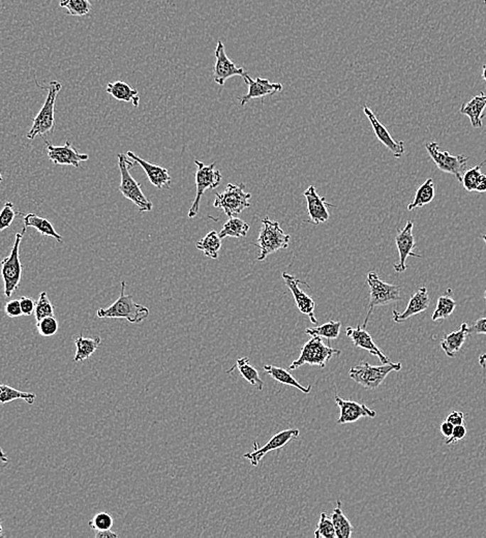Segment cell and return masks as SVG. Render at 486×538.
Instances as JSON below:
<instances>
[{
    "label": "cell",
    "mask_w": 486,
    "mask_h": 538,
    "mask_svg": "<svg viewBox=\"0 0 486 538\" xmlns=\"http://www.w3.org/2000/svg\"><path fill=\"white\" fill-rule=\"evenodd\" d=\"M36 85L42 90H48L46 101L44 106L40 109V112L36 114L33 119V127L27 133V139L33 140L38 136H43L45 134H52L55 129V103L59 92H60L63 85L58 81H51L49 86H40L36 81Z\"/></svg>",
    "instance_id": "obj_1"
},
{
    "label": "cell",
    "mask_w": 486,
    "mask_h": 538,
    "mask_svg": "<svg viewBox=\"0 0 486 538\" xmlns=\"http://www.w3.org/2000/svg\"><path fill=\"white\" fill-rule=\"evenodd\" d=\"M126 281H122V289L117 301L109 308H99L97 312L99 318L126 319L129 323H141L149 316V310L142 304L136 303L131 295L124 294Z\"/></svg>",
    "instance_id": "obj_2"
},
{
    "label": "cell",
    "mask_w": 486,
    "mask_h": 538,
    "mask_svg": "<svg viewBox=\"0 0 486 538\" xmlns=\"http://www.w3.org/2000/svg\"><path fill=\"white\" fill-rule=\"evenodd\" d=\"M118 167H119L120 176H122V183H120L119 190L124 197L133 202L141 212H148L153 208V204L146 198L143 194L139 183L133 178L129 173V170L134 167L135 163L131 162V158L124 154H118Z\"/></svg>",
    "instance_id": "obj_3"
},
{
    "label": "cell",
    "mask_w": 486,
    "mask_h": 538,
    "mask_svg": "<svg viewBox=\"0 0 486 538\" xmlns=\"http://www.w3.org/2000/svg\"><path fill=\"white\" fill-rule=\"evenodd\" d=\"M367 281L369 287V312L363 322V328H367L374 308L395 303L401 299V288L381 280L376 271H369L367 274Z\"/></svg>",
    "instance_id": "obj_4"
},
{
    "label": "cell",
    "mask_w": 486,
    "mask_h": 538,
    "mask_svg": "<svg viewBox=\"0 0 486 538\" xmlns=\"http://www.w3.org/2000/svg\"><path fill=\"white\" fill-rule=\"evenodd\" d=\"M401 362H389L382 365H372L360 362L349 371V376L359 385L367 389H377L392 372L401 371Z\"/></svg>",
    "instance_id": "obj_5"
},
{
    "label": "cell",
    "mask_w": 486,
    "mask_h": 538,
    "mask_svg": "<svg viewBox=\"0 0 486 538\" xmlns=\"http://www.w3.org/2000/svg\"><path fill=\"white\" fill-rule=\"evenodd\" d=\"M290 235L281 228L279 222H274L266 217L262 220V229L256 246L260 249L258 260L263 261L281 249L289 247Z\"/></svg>",
    "instance_id": "obj_6"
},
{
    "label": "cell",
    "mask_w": 486,
    "mask_h": 538,
    "mask_svg": "<svg viewBox=\"0 0 486 538\" xmlns=\"http://www.w3.org/2000/svg\"><path fill=\"white\" fill-rule=\"evenodd\" d=\"M26 228H23L22 232L16 233L15 242L12 251L8 257L1 261V276L4 283V295L6 298H10L13 293L19 287L21 281L23 267L20 261V244L23 240L24 232Z\"/></svg>",
    "instance_id": "obj_7"
},
{
    "label": "cell",
    "mask_w": 486,
    "mask_h": 538,
    "mask_svg": "<svg viewBox=\"0 0 486 538\" xmlns=\"http://www.w3.org/2000/svg\"><path fill=\"white\" fill-rule=\"evenodd\" d=\"M340 353L342 351L338 349L331 348L325 344L322 338L312 337L302 347L301 356L292 362L289 370L293 371L304 365H318L323 369L333 356L340 355Z\"/></svg>",
    "instance_id": "obj_8"
},
{
    "label": "cell",
    "mask_w": 486,
    "mask_h": 538,
    "mask_svg": "<svg viewBox=\"0 0 486 538\" xmlns=\"http://www.w3.org/2000/svg\"><path fill=\"white\" fill-rule=\"evenodd\" d=\"M244 183H228L226 190L222 194L215 195V208L224 210V212L229 217H234L240 215L243 210H247L251 206L249 199L252 195L249 193H245Z\"/></svg>",
    "instance_id": "obj_9"
},
{
    "label": "cell",
    "mask_w": 486,
    "mask_h": 538,
    "mask_svg": "<svg viewBox=\"0 0 486 538\" xmlns=\"http://www.w3.org/2000/svg\"><path fill=\"white\" fill-rule=\"evenodd\" d=\"M195 164L197 165V173H196V187L197 194L196 199L193 202L192 208L188 211V217H195L199 212L200 202H201L202 197L205 194L207 190H215L219 187L220 181H222V173L219 170H215V163H212L211 165H205L204 163L200 162V161H195Z\"/></svg>",
    "instance_id": "obj_10"
},
{
    "label": "cell",
    "mask_w": 486,
    "mask_h": 538,
    "mask_svg": "<svg viewBox=\"0 0 486 538\" xmlns=\"http://www.w3.org/2000/svg\"><path fill=\"white\" fill-rule=\"evenodd\" d=\"M429 156L436 166L444 172V173L452 174L455 176L460 183H462L463 171L467 166L469 158L465 156H452L448 151H441L439 144L436 141L428 143L426 145Z\"/></svg>",
    "instance_id": "obj_11"
},
{
    "label": "cell",
    "mask_w": 486,
    "mask_h": 538,
    "mask_svg": "<svg viewBox=\"0 0 486 538\" xmlns=\"http://www.w3.org/2000/svg\"><path fill=\"white\" fill-rule=\"evenodd\" d=\"M299 435H301V431L297 430V429L281 431V432L274 435L264 446L260 447V448H259L258 443L255 442L254 443L255 451L254 453H245V455H243V458L249 460L251 464L256 467L267 453L276 451V449L283 448L292 440H296L299 437Z\"/></svg>",
    "instance_id": "obj_12"
},
{
    "label": "cell",
    "mask_w": 486,
    "mask_h": 538,
    "mask_svg": "<svg viewBox=\"0 0 486 538\" xmlns=\"http://www.w3.org/2000/svg\"><path fill=\"white\" fill-rule=\"evenodd\" d=\"M215 63L213 67V80L222 86L228 79L235 76H243L245 70L242 67L235 65L225 51V45L219 41L215 48Z\"/></svg>",
    "instance_id": "obj_13"
},
{
    "label": "cell",
    "mask_w": 486,
    "mask_h": 538,
    "mask_svg": "<svg viewBox=\"0 0 486 538\" xmlns=\"http://www.w3.org/2000/svg\"><path fill=\"white\" fill-rule=\"evenodd\" d=\"M413 228H414V222L408 221L405 228L401 229L395 236V244L399 249V261L394 263V269L397 274H403L406 271V261L410 256L417 258L422 257L421 255L413 253V249L416 247V242H415L414 235H413Z\"/></svg>",
    "instance_id": "obj_14"
},
{
    "label": "cell",
    "mask_w": 486,
    "mask_h": 538,
    "mask_svg": "<svg viewBox=\"0 0 486 538\" xmlns=\"http://www.w3.org/2000/svg\"><path fill=\"white\" fill-rule=\"evenodd\" d=\"M45 144L47 147L48 158L54 165L72 166V167L79 168L80 163L86 162L90 158L88 154H80L77 151L69 140L63 146H54L48 141H45Z\"/></svg>",
    "instance_id": "obj_15"
},
{
    "label": "cell",
    "mask_w": 486,
    "mask_h": 538,
    "mask_svg": "<svg viewBox=\"0 0 486 538\" xmlns=\"http://www.w3.org/2000/svg\"><path fill=\"white\" fill-rule=\"evenodd\" d=\"M363 112H364L365 117L371 122L372 129H374V135L378 138L379 141L387 147L390 151L394 154V158H399L405 154V142L404 141H395L392 136L390 135L389 131L386 129L382 122L378 119L377 115L374 114V111L369 108V106H363Z\"/></svg>",
    "instance_id": "obj_16"
},
{
    "label": "cell",
    "mask_w": 486,
    "mask_h": 538,
    "mask_svg": "<svg viewBox=\"0 0 486 538\" xmlns=\"http://www.w3.org/2000/svg\"><path fill=\"white\" fill-rule=\"evenodd\" d=\"M242 78L247 85L249 86V92L240 99V105L242 106L247 105L251 99H263V97L276 95V92H281L283 90V85L281 83H272L268 79L260 78V77L253 79L247 72H244Z\"/></svg>",
    "instance_id": "obj_17"
},
{
    "label": "cell",
    "mask_w": 486,
    "mask_h": 538,
    "mask_svg": "<svg viewBox=\"0 0 486 538\" xmlns=\"http://www.w3.org/2000/svg\"><path fill=\"white\" fill-rule=\"evenodd\" d=\"M283 278L285 280L286 285L294 296L295 303H296L298 310L301 311L302 314L308 315L312 323L317 324L318 319L315 315V301L301 288V284L306 283L298 280L294 276H291L287 272H283Z\"/></svg>",
    "instance_id": "obj_18"
},
{
    "label": "cell",
    "mask_w": 486,
    "mask_h": 538,
    "mask_svg": "<svg viewBox=\"0 0 486 538\" xmlns=\"http://www.w3.org/2000/svg\"><path fill=\"white\" fill-rule=\"evenodd\" d=\"M335 399L336 405L340 410V419H338V424H353L362 417L374 419L377 416L376 411L369 409L364 404H359L351 399H344L340 396H335Z\"/></svg>",
    "instance_id": "obj_19"
},
{
    "label": "cell",
    "mask_w": 486,
    "mask_h": 538,
    "mask_svg": "<svg viewBox=\"0 0 486 538\" xmlns=\"http://www.w3.org/2000/svg\"><path fill=\"white\" fill-rule=\"evenodd\" d=\"M304 197L308 203V213L310 221L315 225L323 224L329 220L328 208H335L333 204L327 203L326 198L319 196L313 185H310L304 192Z\"/></svg>",
    "instance_id": "obj_20"
},
{
    "label": "cell",
    "mask_w": 486,
    "mask_h": 538,
    "mask_svg": "<svg viewBox=\"0 0 486 538\" xmlns=\"http://www.w3.org/2000/svg\"><path fill=\"white\" fill-rule=\"evenodd\" d=\"M346 333L347 337L350 338L352 342H353L354 346L369 352L372 355L377 356L383 365L392 362L390 358L386 356L380 350V348L377 346L376 343L372 340V335L364 328H361L360 326H358L356 328L349 326L346 329Z\"/></svg>",
    "instance_id": "obj_21"
},
{
    "label": "cell",
    "mask_w": 486,
    "mask_h": 538,
    "mask_svg": "<svg viewBox=\"0 0 486 538\" xmlns=\"http://www.w3.org/2000/svg\"><path fill=\"white\" fill-rule=\"evenodd\" d=\"M429 304H431V298H429L428 289H426V287L419 288L411 297L408 306L403 313L397 312L396 310L392 311V314H394L392 319L396 323H403L409 318L428 310Z\"/></svg>",
    "instance_id": "obj_22"
},
{
    "label": "cell",
    "mask_w": 486,
    "mask_h": 538,
    "mask_svg": "<svg viewBox=\"0 0 486 538\" xmlns=\"http://www.w3.org/2000/svg\"><path fill=\"white\" fill-rule=\"evenodd\" d=\"M126 156L143 168L147 177H148L149 181L154 187L158 188V190L171 187L172 178L170 176L169 171L166 168L151 164V163L141 158L140 156H136L133 151H128Z\"/></svg>",
    "instance_id": "obj_23"
},
{
    "label": "cell",
    "mask_w": 486,
    "mask_h": 538,
    "mask_svg": "<svg viewBox=\"0 0 486 538\" xmlns=\"http://www.w3.org/2000/svg\"><path fill=\"white\" fill-rule=\"evenodd\" d=\"M486 108V95L485 92L475 95L473 99L463 104L460 112L469 117L472 127L480 129L483 122V111Z\"/></svg>",
    "instance_id": "obj_24"
},
{
    "label": "cell",
    "mask_w": 486,
    "mask_h": 538,
    "mask_svg": "<svg viewBox=\"0 0 486 538\" xmlns=\"http://www.w3.org/2000/svg\"><path fill=\"white\" fill-rule=\"evenodd\" d=\"M469 335V326L463 322L458 330L452 331L441 340V348L448 357H454L460 351Z\"/></svg>",
    "instance_id": "obj_25"
},
{
    "label": "cell",
    "mask_w": 486,
    "mask_h": 538,
    "mask_svg": "<svg viewBox=\"0 0 486 538\" xmlns=\"http://www.w3.org/2000/svg\"><path fill=\"white\" fill-rule=\"evenodd\" d=\"M106 90L117 101L133 103L136 108L140 105V97L138 90L131 87L128 83L124 82V81L108 83Z\"/></svg>",
    "instance_id": "obj_26"
},
{
    "label": "cell",
    "mask_w": 486,
    "mask_h": 538,
    "mask_svg": "<svg viewBox=\"0 0 486 538\" xmlns=\"http://www.w3.org/2000/svg\"><path fill=\"white\" fill-rule=\"evenodd\" d=\"M20 215H24V228L31 227V228L36 229L42 235L53 237L58 242H63V236L56 232L53 225L48 221V220L38 217L36 213H27V215H24V213L20 212Z\"/></svg>",
    "instance_id": "obj_27"
},
{
    "label": "cell",
    "mask_w": 486,
    "mask_h": 538,
    "mask_svg": "<svg viewBox=\"0 0 486 538\" xmlns=\"http://www.w3.org/2000/svg\"><path fill=\"white\" fill-rule=\"evenodd\" d=\"M102 344V339L99 335H95L93 338H85L83 335L77 338L75 340V345H76L77 350L75 354L74 362H80L84 360L90 358L92 354L97 350Z\"/></svg>",
    "instance_id": "obj_28"
},
{
    "label": "cell",
    "mask_w": 486,
    "mask_h": 538,
    "mask_svg": "<svg viewBox=\"0 0 486 538\" xmlns=\"http://www.w3.org/2000/svg\"><path fill=\"white\" fill-rule=\"evenodd\" d=\"M264 371L266 372L268 375H270L274 380L281 383V384L297 388V389L301 390L303 394H310V390H312V387H310V385H308V387H303V385H301V383H299V381H297L296 379L287 371V370L283 369V367L266 365L264 367Z\"/></svg>",
    "instance_id": "obj_29"
},
{
    "label": "cell",
    "mask_w": 486,
    "mask_h": 538,
    "mask_svg": "<svg viewBox=\"0 0 486 538\" xmlns=\"http://www.w3.org/2000/svg\"><path fill=\"white\" fill-rule=\"evenodd\" d=\"M235 367L236 369H238L240 375H242L243 378H244L249 384L253 385V387H255L258 390H263L264 382H263L262 379L259 376V372L256 371L255 367H254L253 365H251V362H249V358H238L236 365H234L231 370H229L227 373H231Z\"/></svg>",
    "instance_id": "obj_30"
},
{
    "label": "cell",
    "mask_w": 486,
    "mask_h": 538,
    "mask_svg": "<svg viewBox=\"0 0 486 538\" xmlns=\"http://www.w3.org/2000/svg\"><path fill=\"white\" fill-rule=\"evenodd\" d=\"M435 183L433 178L426 179L419 188H417L414 200L408 205V210L412 211L416 208H423L428 205L435 198Z\"/></svg>",
    "instance_id": "obj_31"
},
{
    "label": "cell",
    "mask_w": 486,
    "mask_h": 538,
    "mask_svg": "<svg viewBox=\"0 0 486 538\" xmlns=\"http://www.w3.org/2000/svg\"><path fill=\"white\" fill-rule=\"evenodd\" d=\"M335 526L336 538H350L353 533L354 527L345 515L342 510V502L336 501V507L331 515Z\"/></svg>",
    "instance_id": "obj_32"
},
{
    "label": "cell",
    "mask_w": 486,
    "mask_h": 538,
    "mask_svg": "<svg viewBox=\"0 0 486 538\" xmlns=\"http://www.w3.org/2000/svg\"><path fill=\"white\" fill-rule=\"evenodd\" d=\"M198 249L203 252L204 255L211 259L219 258L220 247H222V240L217 231H210L205 237L197 242Z\"/></svg>",
    "instance_id": "obj_33"
},
{
    "label": "cell",
    "mask_w": 486,
    "mask_h": 538,
    "mask_svg": "<svg viewBox=\"0 0 486 538\" xmlns=\"http://www.w3.org/2000/svg\"><path fill=\"white\" fill-rule=\"evenodd\" d=\"M249 230V225L242 221L239 217H230L228 222L222 227L219 232L220 240L226 237L242 238L247 235Z\"/></svg>",
    "instance_id": "obj_34"
},
{
    "label": "cell",
    "mask_w": 486,
    "mask_h": 538,
    "mask_svg": "<svg viewBox=\"0 0 486 538\" xmlns=\"http://www.w3.org/2000/svg\"><path fill=\"white\" fill-rule=\"evenodd\" d=\"M36 398V394L33 392H21L9 385L0 384V404L1 405L17 401V399H23L28 405H33Z\"/></svg>",
    "instance_id": "obj_35"
},
{
    "label": "cell",
    "mask_w": 486,
    "mask_h": 538,
    "mask_svg": "<svg viewBox=\"0 0 486 538\" xmlns=\"http://www.w3.org/2000/svg\"><path fill=\"white\" fill-rule=\"evenodd\" d=\"M452 290L450 288L447 289V294L440 296L438 299L437 308L433 311V321H439V320L447 319L451 316L452 313L455 310L456 301L452 298Z\"/></svg>",
    "instance_id": "obj_36"
},
{
    "label": "cell",
    "mask_w": 486,
    "mask_h": 538,
    "mask_svg": "<svg viewBox=\"0 0 486 538\" xmlns=\"http://www.w3.org/2000/svg\"><path fill=\"white\" fill-rule=\"evenodd\" d=\"M340 328H342V322L340 321H330L323 324V326H318V328H306V335H310V337H320L325 338L327 340H335L338 339V335L340 333Z\"/></svg>",
    "instance_id": "obj_37"
},
{
    "label": "cell",
    "mask_w": 486,
    "mask_h": 538,
    "mask_svg": "<svg viewBox=\"0 0 486 538\" xmlns=\"http://www.w3.org/2000/svg\"><path fill=\"white\" fill-rule=\"evenodd\" d=\"M59 6L65 9L68 15L72 17H83L92 11V4L90 0H60Z\"/></svg>",
    "instance_id": "obj_38"
},
{
    "label": "cell",
    "mask_w": 486,
    "mask_h": 538,
    "mask_svg": "<svg viewBox=\"0 0 486 538\" xmlns=\"http://www.w3.org/2000/svg\"><path fill=\"white\" fill-rule=\"evenodd\" d=\"M486 164V158L480 164L475 166L471 169L467 170L463 172L462 183L463 188L468 190V192H476L477 185H478L479 181H480L481 176H482V172H481V168L483 165Z\"/></svg>",
    "instance_id": "obj_39"
},
{
    "label": "cell",
    "mask_w": 486,
    "mask_h": 538,
    "mask_svg": "<svg viewBox=\"0 0 486 538\" xmlns=\"http://www.w3.org/2000/svg\"><path fill=\"white\" fill-rule=\"evenodd\" d=\"M35 314L36 321L44 319V318L54 316V306L48 297L47 292H42L36 301Z\"/></svg>",
    "instance_id": "obj_40"
},
{
    "label": "cell",
    "mask_w": 486,
    "mask_h": 538,
    "mask_svg": "<svg viewBox=\"0 0 486 538\" xmlns=\"http://www.w3.org/2000/svg\"><path fill=\"white\" fill-rule=\"evenodd\" d=\"M315 538H335V526L333 520L326 512H321L317 528L315 530Z\"/></svg>",
    "instance_id": "obj_41"
},
{
    "label": "cell",
    "mask_w": 486,
    "mask_h": 538,
    "mask_svg": "<svg viewBox=\"0 0 486 538\" xmlns=\"http://www.w3.org/2000/svg\"><path fill=\"white\" fill-rule=\"evenodd\" d=\"M58 321L54 316L44 318L36 323L38 333L42 337L49 338L56 335L58 331Z\"/></svg>",
    "instance_id": "obj_42"
},
{
    "label": "cell",
    "mask_w": 486,
    "mask_h": 538,
    "mask_svg": "<svg viewBox=\"0 0 486 538\" xmlns=\"http://www.w3.org/2000/svg\"><path fill=\"white\" fill-rule=\"evenodd\" d=\"M113 524H114L113 517L108 512H99L90 520L88 525L94 531H103L111 530Z\"/></svg>",
    "instance_id": "obj_43"
},
{
    "label": "cell",
    "mask_w": 486,
    "mask_h": 538,
    "mask_svg": "<svg viewBox=\"0 0 486 538\" xmlns=\"http://www.w3.org/2000/svg\"><path fill=\"white\" fill-rule=\"evenodd\" d=\"M17 215L18 212L14 210L12 202H6L2 208V210L0 211V232L11 227Z\"/></svg>",
    "instance_id": "obj_44"
},
{
    "label": "cell",
    "mask_w": 486,
    "mask_h": 538,
    "mask_svg": "<svg viewBox=\"0 0 486 538\" xmlns=\"http://www.w3.org/2000/svg\"><path fill=\"white\" fill-rule=\"evenodd\" d=\"M4 311H6V314L11 318L23 316L19 299H12V301H8L4 306Z\"/></svg>",
    "instance_id": "obj_45"
},
{
    "label": "cell",
    "mask_w": 486,
    "mask_h": 538,
    "mask_svg": "<svg viewBox=\"0 0 486 538\" xmlns=\"http://www.w3.org/2000/svg\"><path fill=\"white\" fill-rule=\"evenodd\" d=\"M465 435H467V429H465V426H463V424H460V426H455L453 429V432H452V435L450 437L447 438L446 443L447 445L450 444H456L458 442H460V440H463V438L465 437Z\"/></svg>",
    "instance_id": "obj_46"
},
{
    "label": "cell",
    "mask_w": 486,
    "mask_h": 538,
    "mask_svg": "<svg viewBox=\"0 0 486 538\" xmlns=\"http://www.w3.org/2000/svg\"><path fill=\"white\" fill-rule=\"evenodd\" d=\"M20 306H21L22 315L23 316H31L35 313L36 301L31 297H20Z\"/></svg>",
    "instance_id": "obj_47"
},
{
    "label": "cell",
    "mask_w": 486,
    "mask_h": 538,
    "mask_svg": "<svg viewBox=\"0 0 486 538\" xmlns=\"http://www.w3.org/2000/svg\"><path fill=\"white\" fill-rule=\"evenodd\" d=\"M469 335H486V317L480 318L473 326H469Z\"/></svg>",
    "instance_id": "obj_48"
},
{
    "label": "cell",
    "mask_w": 486,
    "mask_h": 538,
    "mask_svg": "<svg viewBox=\"0 0 486 538\" xmlns=\"http://www.w3.org/2000/svg\"><path fill=\"white\" fill-rule=\"evenodd\" d=\"M446 421L450 422L454 426H460L465 422V414L460 411H452L450 414L447 416Z\"/></svg>",
    "instance_id": "obj_49"
},
{
    "label": "cell",
    "mask_w": 486,
    "mask_h": 538,
    "mask_svg": "<svg viewBox=\"0 0 486 538\" xmlns=\"http://www.w3.org/2000/svg\"><path fill=\"white\" fill-rule=\"evenodd\" d=\"M9 463H10V460H9L8 456L6 455L4 449L0 447V475L4 474L6 469L8 468Z\"/></svg>",
    "instance_id": "obj_50"
},
{
    "label": "cell",
    "mask_w": 486,
    "mask_h": 538,
    "mask_svg": "<svg viewBox=\"0 0 486 538\" xmlns=\"http://www.w3.org/2000/svg\"><path fill=\"white\" fill-rule=\"evenodd\" d=\"M454 426L450 422L445 421L441 424V433L444 437L449 438L453 432Z\"/></svg>",
    "instance_id": "obj_51"
},
{
    "label": "cell",
    "mask_w": 486,
    "mask_h": 538,
    "mask_svg": "<svg viewBox=\"0 0 486 538\" xmlns=\"http://www.w3.org/2000/svg\"><path fill=\"white\" fill-rule=\"evenodd\" d=\"M95 537L97 538H117L119 535L111 530L95 531Z\"/></svg>",
    "instance_id": "obj_52"
},
{
    "label": "cell",
    "mask_w": 486,
    "mask_h": 538,
    "mask_svg": "<svg viewBox=\"0 0 486 538\" xmlns=\"http://www.w3.org/2000/svg\"><path fill=\"white\" fill-rule=\"evenodd\" d=\"M476 192L485 193L486 192V176L482 174L480 181H479L478 185H477Z\"/></svg>",
    "instance_id": "obj_53"
},
{
    "label": "cell",
    "mask_w": 486,
    "mask_h": 538,
    "mask_svg": "<svg viewBox=\"0 0 486 538\" xmlns=\"http://www.w3.org/2000/svg\"><path fill=\"white\" fill-rule=\"evenodd\" d=\"M479 365H481L482 367H486V353L485 354H481L480 356H479Z\"/></svg>",
    "instance_id": "obj_54"
},
{
    "label": "cell",
    "mask_w": 486,
    "mask_h": 538,
    "mask_svg": "<svg viewBox=\"0 0 486 538\" xmlns=\"http://www.w3.org/2000/svg\"><path fill=\"white\" fill-rule=\"evenodd\" d=\"M482 78L486 81V65H482Z\"/></svg>",
    "instance_id": "obj_55"
},
{
    "label": "cell",
    "mask_w": 486,
    "mask_h": 538,
    "mask_svg": "<svg viewBox=\"0 0 486 538\" xmlns=\"http://www.w3.org/2000/svg\"><path fill=\"white\" fill-rule=\"evenodd\" d=\"M1 532H2V520H1V517H0V537H4V535H2Z\"/></svg>",
    "instance_id": "obj_56"
},
{
    "label": "cell",
    "mask_w": 486,
    "mask_h": 538,
    "mask_svg": "<svg viewBox=\"0 0 486 538\" xmlns=\"http://www.w3.org/2000/svg\"><path fill=\"white\" fill-rule=\"evenodd\" d=\"M482 240H483V242H485L486 244V235H482Z\"/></svg>",
    "instance_id": "obj_57"
},
{
    "label": "cell",
    "mask_w": 486,
    "mask_h": 538,
    "mask_svg": "<svg viewBox=\"0 0 486 538\" xmlns=\"http://www.w3.org/2000/svg\"><path fill=\"white\" fill-rule=\"evenodd\" d=\"M2 181H4V178H2L1 172H0V183H1Z\"/></svg>",
    "instance_id": "obj_58"
},
{
    "label": "cell",
    "mask_w": 486,
    "mask_h": 538,
    "mask_svg": "<svg viewBox=\"0 0 486 538\" xmlns=\"http://www.w3.org/2000/svg\"><path fill=\"white\" fill-rule=\"evenodd\" d=\"M485 301H486V289H485Z\"/></svg>",
    "instance_id": "obj_59"
},
{
    "label": "cell",
    "mask_w": 486,
    "mask_h": 538,
    "mask_svg": "<svg viewBox=\"0 0 486 538\" xmlns=\"http://www.w3.org/2000/svg\"><path fill=\"white\" fill-rule=\"evenodd\" d=\"M485 4H486V0H485Z\"/></svg>",
    "instance_id": "obj_60"
},
{
    "label": "cell",
    "mask_w": 486,
    "mask_h": 538,
    "mask_svg": "<svg viewBox=\"0 0 486 538\" xmlns=\"http://www.w3.org/2000/svg\"><path fill=\"white\" fill-rule=\"evenodd\" d=\"M485 82H486V81H485ZM485 85H486V83H485Z\"/></svg>",
    "instance_id": "obj_61"
}]
</instances>
